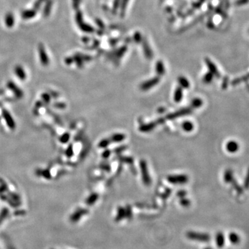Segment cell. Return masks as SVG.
Returning a JSON list of instances; mask_svg holds the SVG:
<instances>
[{
  "instance_id": "1",
  "label": "cell",
  "mask_w": 249,
  "mask_h": 249,
  "mask_svg": "<svg viewBox=\"0 0 249 249\" xmlns=\"http://www.w3.org/2000/svg\"><path fill=\"white\" fill-rule=\"evenodd\" d=\"M186 235L189 240L200 242H208L211 240V237L209 234L195 232V231H188Z\"/></svg>"
},
{
  "instance_id": "2",
  "label": "cell",
  "mask_w": 249,
  "mask_h": 249,
  "mask_svg": "<svg viewBox=\"0 0 249 249\" xmlns=\"http://www.w3.org/2000/svg\"><path fill=\"white\" fill-rule=\"evenodd\" d=\"M140 168L141 170V174H142V179L143 184L146 186H149L151 184V179L148 173L147 170V163L145 160H141L140 162Z\"/></svg>"
},
{
  "instance_id": "3",
  "label": "cell",
  "mask_w": 249,
  "mask_h": 249,
  "mask_svg": "<svg viewBox=\"0 0 249 249\" xmlns=\"http://www.w3.org/2000/svg\"><path fill=\"white\" fill-rule=\"evenodd\" d=\"M167 179L170 184H185L188 181V177L185 174L170 175Z\"/></svg>"
},
{
  "instance_id": "4",
  "label": "cell",
  "mask_w": 249,
  "mask_h": 249,
  "mask_svg": "<svg viewBox=\"0 0 249 249\" xmlns=\"http://www.w3.org/2000/svg\"><path fill=\"white\" fill-rule=\"evenodd\" d=\"M192 112V109L190 108H184L181 109L180 110L177 111V112L170 113V114H168L166 116L167 119H169V120H173V119L179 118V117L183 116L190 114V113Z\"/></svg>"
},
{
  "instance_id": "5",
  "label": "cell",
  "mask_w": 249,
  "mask_h": 249,
  "mask_svg": "<svg viewBox=\"0 0 249 249\" xmlns=\"http://www.w3.org/2000/svg\"><path fill=\"white\" fill-rule=\"evenodd\" d=\"M38 51L39 53V57H40L41 62L43 65H47L49 64V57L46 53L45 48L42 44H39L38 46Z\"/></svg>"
},
{
  "instance_id": "6",
  "label": "cell",
  "mask_w": 249,
  "mask_h": 249,
  "mask_svg": "<svg viewBox=\"0 0 249 249\" xmlns=\"http://www.w3.org/2000/svg\"><path fill=\"white\" fill-rule=\"evenodd\" d=\"M159 82V79L157 78V77H155V78H153L152 80H149L145 82V83H143V84L141 85V89L143 91L149 90V89H150L152 87L158 84Z\"/></svg>"
},
{
  "instance_id": "7",
  "label": "cell",
  "mask_w": 249,
  "mask_h": 249,
  "mask_svg": "<svg viewBox=\"0 0 249 249\" xmlns=\"http://www.w3.org/2000/svg\"><path fill=\"white\" fill-rule=\"evenodd\" d=\"M215 242L218 248H222L225 244L224 235L222 232H218L215 235Z\"/></svg>"
},
{
  "instance_id": "8",
  "label": "cell",
  "mask_w": 249,
  "mask_h": 249,
  "mask_svg": "<svg viewBox=\"0 0 249 249\" xmlns=\"http://www.w3.org/2000/svg\"><path fill=\"white\" fill-rule=\"evenodd\" d=\"M53 6L52 0H46V4L43 10V16L44 17H47L51 13V9Z\"/></svg>"
},
{
  "instance_id": "9",
  "label": "cell",
  "mask_w": 249,
  "mask_h": 249,
  "mask_svg": "<svg viewBox=\"0 0 249 249\" xmlns=\"http://www.w3.org/2000/svg\"><path fill=\"white\" fill-rule=\"evenodd\" d=\"M156 123H147V124H143L139 127V130L142 132H149L153 130L156 127Z\"/></svg>"
},
{
  "instance_id": "10",
  "label": "cell",
  "mask_w": 249,
  "mask_h": 249,
  "mask_svg": "<svg viewBox=\"0 0 249 249\" xmlns=\"http://www.w3.org/2000/svg\"><path fill=\"white\" fill-rule=\"evenodd\" d=\"M36 13H37V11H35L34 9L26 10V11H23L21 15L23 19H31V18H33V17H34L35 15H36Z\"/></svg>"
},
{
  "instance_id": "11",
  "label": "cell",
  "mask_w": 249,
  "mask_h": 249,
  "mask_svg": "<svg viewBox=\"0 0 249 249\" xmlns=\"http://www.w3.org/2000/svg\"><path fill=\"white\" fill-rule=\"evenodd\" d=\"M5 24L6 25L7 27L11 28L14 25L15 23V18H14V15L13 13H8L5 16Z\"/></svg>"
},
{
  "instance_id": "12",
  "label": "cell",
  "mask_w": 249,
  "mask_h": 249,
  "mask_svg": "<svg viewBox=\"0 0 249 249\" xmlns=\"http://www.w3.org/2000/svg\"><path fill=\"white\" fill-rule=\"evenodd\" d=\"M3 115H4V116L5 120L6 121L7 124L9 126L10 128L13 129L14 128H15V123H14L13 119L12 118V117L11 116V115L9 114V113L6 111H4Z\"/></svg>"
},
{
  "instance_id": "13",
  "label": "cell",
  "mask_w": 249,
  "mask_h": 249,
  "mask_svg": "<svg viewBox=\"0 0 249 249\" xmlns=\"http://www.w3.org/2000/svg\"><path fill=\"white\" fill-rule=\"evenodd\" d=\"M125 218H126V217H125V209L123 207H118L116 216L115 217V221L116 222H119Z\"/></svg>"
},
{
  "instance_id": "14",
  "label": "cell",
  "mask_w": 249,
  "mask_h": 249,
  "mask_svg": "<svg viewBox=\"0 0 249 249\" xmlns=\"http://www.w3.org/2000/svg\"><path fill=\"white\" fill-rule=\"evenodd\" d=\"M228 238L230 242L232 243V244H240V242H241L240 236L234 232H230V233L229 234Z\"/></svg>"
},
{
  "instance_id": "15",
  "label": "cell",
  "mask_w": 249,
  "mask_h": 249,
  "mask_svg": "<svg viewBox=\"0 0 249 249\" xmlns=\"http://www.w3.org/2000/svg\"><path fill=\"white\" fill-rule=\"evenodd\" d=\"M183 89L181 87H178L176 89L174 94V100L176 103L181 102L183 98Z\"/></svg>"
},
{
  "instance_id": "16",
  "label": "cell",
  "mask_w": 249,
  "mask_h": 249,
  "mask_svg": "<svg viewBox=\"0 0 249 249\" xmlns=\"http://www.w3.org/2000/svg\"><path fill=\"white\" fill-rule=\"evenodd\" d=\"M125 138V136L123 134H115L111 136L110 141L112 142L119 143L121 141H123Z\"/></svg>"
},
{
  "instance_id": "17",
  "label": "cell",
  "mask_w": 249,
  "mask_h": 249,
  "mask_svg": "<svg viewBox=\"0 0 249 249\" xmlns=\"http://www.w3.org/2000/svg\"><path fill=\"white\" fill-rule=\"evenodd\" d=\"M16 75L18 76L21 80H24L26 78V74L24 69L22 68L20 66H17L15 69Z\"/></svg>"
},
{
  "instance_id": "18",
  "label": "cell",
  "mask_w": 249,
  "mask_h": 249,
  "mask_svg": "<svg viewBox=\"0 0 249 249\" xmlns=\"http://www.w3.org/2000/svg\"><path fill=\"white\" fill-rule=\"evenodd\" d=\"M182 128L184 131L189 132V131H191L193 130V129H194V125H193V124L190 122V121H186L183 123Z\"/></svg>"
},
{
  "instance_id": "19",
  "label": "cell",
  "mask_w": 249,
  "mask_h": 249,
  "mask_svg": "<svg viewBox=\"0 0 249 249\" xmlns=\"http://www.w3.org/2000/svg\"><path fill=\"white\" fill-rule=\"evenodd\" d=\"M178 80L181 88L188 89L190 87V83H189V81L188 80H187L186 78H185L184 77H180Z\"/></svg>"
},
{
  "instance_id": "20",
  "label": "cell",
  "mask_w": 249,
  "mask_h": 249,
  "mask_svg": "<svg viewBox=\"0 0 249 249\" xmlns=\"http://www.w3.org/2000/svg\"><path fill=\"white\" fill-rule=\"evenodd\" d=\"M98 194L97 193H93V194H91L89 198L87 199V204L89 205V206H91V205L96 202L98 199Z\"/></svg>"
},
{
  "instance_id": "21",
  "label": "cell",
  "mask_w": 249,
  "mask_h": 249,
  "mask_svg": "<svg viewBox=\"0 0 249 249\" xmlns=\"http://www.w3.org/2000/svg\"><path fill=\"white\" fill-rule=\"evenodd\" d=\"M203 105V101L200 98H194L193 99L191 102V105L194 108H199V107H202Z\"/></svg>"
},
{
  "instance_id": "22",
  "label": "cell",
  "mask_w": 249,
  "mask_h": 249,
  "mask_svg": "<svg viewBox=\"0 0 249 249\" xmlns=\"http://www.w3.org/2000/svg\"><path fill=\"white\" fill-rule=\"evenodd\" d=\"M125 217H126V218L128 219V220H131L133 217V213H132V210H131V206L128 205V206H126V208H125Z\"/></svg>"
},
{
  "instance_id": "23",
  "label": "cell",
  "mask_w": 249,
  "mask_h": 249,
  "mask_svg": "<svg viewBox=\"0 0 249 249\" xmlns=\"http://www.w3.org/2000/svg\"><path fill=\"white\" fill-rule=\"evenodd\" d=\"M190 201L188 199H186L185 197L184 198H181L180 199V204L181 206L184 207V208H187V207H189L190 206Z\"/></svg>"
},
{
  "instance_id": "24",
  "label": "cell",
  "mask_w": 249,
  "mask_h": 249,
  "mask_svg": "<svg viewBox=\"0 0 249 249\" xmlns=\"http://www.w3.org/2000/svg\"><path fill=\"white\" fill-rule=\"evenodd\" d=\"M110 139H107V138H105V139H103L100 141V142L99 143V145L98 146L100 147H101V148H105V147H107L108 145L110 144Z\"/></svg>"
},
{
  "instance_id": "25",
  "label": "cell",
  "mask_w": 249,
  "mask_h": 249,
  "mask_svg": "<svg viewBox=\"0 0 249 249\" xmlns=\"http://www.w3.org/2000/svg\"><path fill=\"white\" fill-rule=\"evenodd\" d=\"M46 0H37L36 1H35V3L34 4V6H33V9L35 10V11H37L39 8H40L42 4L44 1H45Z\"/></svg>"
},
{
  "instance_id": "26",
  "label": "cell",
  "mask_w": 249,
  "mask_h": 249,
  "mask_svg": "<svg viewBox=\"0 0 249 249\" xmlns=\"http://www.w3.org/2000/svg\"><path fill=\"white\" fill-rule=\"evenodd\" d=\"M237 147V145L235 143H229L228 145H227V148H228V151H230V152H233V151L235 150Z\"/></svg>"
},
{
  "instance_id": "27",
  "label": "cell",
  "mask_w": 249,
  "mask_h": 249,
  "mask_svg": "<svg viewBox=\"0 0 249 249\" xmlns=\"http://www.w3.org/2000/svg\"><path fill=\"white\" fill-rule=\"evenodd\" d=\"M119 159L121 161H124L125 163H132L133 162V159L131 158H129V157H127V156H121L119 158Z\"/></svg>"
},
{
  "instance_id": "28",
  "label": "cell",
  "mask_w": 249,
  "mask_h": 249,
  "mask_svg": "<svg viewBox=\"0 0 249 249\" xmlns=\"http://www.w3.org/2000/svg\"><path fill=\"white\" fill-rule=\"evenodd\" d=\"M186 194L187 193L185 190H180L177 192V197H179V198H184V197H185V196L186 195Z\"/></svg>"
},
{
  "instance_id": "29",
  "label": "cell",
  "mask_w": 249,
  "mask_h": 249,
  "mask_svg": "<svg viewBox=\"0 0 249 249\" xmlns=\"http://www.w3.org/2000/svg\"><path fill=\"white\" fill-rule=\"evenodd\" d=\"M111 154V151L108 150V149H107V150H105L104 152L103 153V156L104 157V158H108L109 156V155Z\"/></svg>"
},
{
  "instance_id": "30",
  "label": "cell",
  "mask_w": 249,
  "mask_h": 249,
  "mask_svg": "<svg viewBox=\"0 0 249 249\" xmlns=\"http://www.w3.org/2000/svg\"><path fill=\"white\" fill-rule=\"evenodd\" d=\"M157 71H158V73L159 74H160V75H161V74H163V71H164V70H163V66L162 65H159L158 66V67H157Z\"/></svg>"
},
{
  "instance_id": "31",
  "label": "cell",
  "mask_w": 249,
  "mask_h": 249,
  "mask_svg": "<svg viewBox=\"0 0 249 249\" xmlns=\"http://www.w3.org/2000/svg\"><path fill=\"white\" fill-rule=\"evenodd\" d=\"M63 138H62L61 140L62 141L63 143H66L67 142V141H69V134H65L62 137Z\"/></svg>"
},
{
  "instance_id": "32",
  "label": "cell",
  "mask_w": 249,
  "mask_h": 249,
  "mask_svg": "<svg viewBox=\"0 0 249 249\" xmlns=\"http://www.w3.org/2000/svg\"><path fill=\"white\" fill-rule=\"evenodd\" d=\"M211 80H212V75L210 74H208L206 75V77L204 78V82H206V83H209Z\"/></svg>"
},
{
  "instance_id": "33",
  "label": "cell",
  "mask_w": 249,
  "mask_h": 249,
  "mask_svg": "<svg viewBox=\"0 0 249 249\" xmlns=\"http://www.w3.org/2000/svg\"><path fill=\"white\" fill-rule=\"evenodd\" d=\"M125 147H124V146L120 147H118V148L116 149L115 152H117V153H118L119 152H121V151H123V150H124V149H125Z\"/></svg>"
},
{
  "instance_id": "34",
  "label": "cell",
  "mask_w": 249,
  "mask_h": 249,
  "mask_svg": "<svg viewBox=\"0 0 249 249\" xmlns=\"http://www.w3.org/2000/svg\"><path fill=\"white\" fill-rule=\"evenodd\" d=\"M164 121H165L164 118H159L158 120L156 121V124H158V123H159H159H161V124H162V123H164Z\"/></svg>"
},
{
  "instance_id": "35",
  "label": "cell",
  "mask_w": 249,
  "mask_h": 249,
  "mask_svg": "<svg viewBox=\"0 0 249 249\" xmlns=\"http://www.w3.org/2000/svg\"><path fill=\"white\" fill-rule=\"evenodd\" d=\"M204 249H213V248L210 246H207V247H206V248H204Z\"/></svg>"
}]
</instances>
